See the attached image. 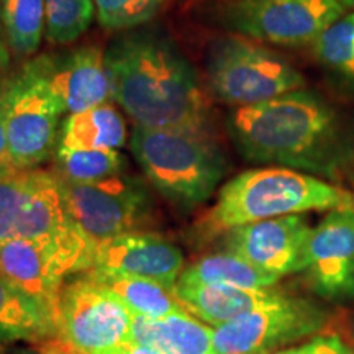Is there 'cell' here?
Wrapping results in <instances>:
<instances>
[{"label": "cell", "mask_w": 354, "mask_h": 354, "mask_svg": "<svg viewBox=\"0 0 354 354\" xmlns=\"http://www.w3.org/2000/svg\"><path fill=\"white\" fill-rule=\"evenodd\" d=\"M344 8H353L354 10V0H342Z\"/></svg>", "instance_id": "cell-34"}, {"label": "cell", "mask_w": 354, "mask_h": 354, "mask_svg": "<svg viewBox=\"0 0 354 354\" xmlns=\"http://www.w3.org/2000/svg\"><path fill=\"white\" fill-rule=\"evenodd\" d=\"M10 46H8L6 33L0 25V84L7 79V71L10 66Z\"/></svg>", "instance_id": "cell-31"}, {"label": "cell", "mask_w": 354, "mask_h": 354, "mask_svg": "<svg viewBox=\"0 0 354 354\" xmlns=\"http://www.w3.org/2000/svg\"><path fill=\"white\" fill-rule=\"evenodd\" d=\"M326 313L307 300L287 297L215 328L218 354H269L322 330Z\"/></svg>", "instance_id": "cell-11"}, {"label": "cell", "mask_w": 354, "mask_h": 354, "mask_svg": "<svg viewBox=\"0 0 354 354\" xmlns=\"http://www.w3.org/2000/svg\"><path fill=\"white\" fill-rule=\"evenodd\" d=\"M127 141V125L113 105L69 113L61 125L57 146L66 149H120Z\"/></svg>", "instance_id": "cell-19"}, {"label": "cell", "mask_w": 354, "mask_h": 354, "mask_svg": "<svg viewBox=\"0 0 354 354\" xmlns=\"http://www.w3.org/2000/svg\"><path fill=\"white\" fill-rule=\"evenodd\" d=\"M33 349H37L39 354H87L81 351V349L66 342L61 336H50V338L39 339L35 342Z\"/></svg>", "instance_id": "cell-30"}, {"label": "cell", "mask_w": 354, "mask_h": 354, "mask_svg": "<svg viewBox=\"0 0 354 354\" xmlns=\"http://www.w3.org/2000/svg\"><path fill=\"white\" fill-rule=\"evenodd\" d=\"M105 354H161V353L149 346H145V344L125 342L118 344V346H115L113 349H110V351H107Z\"/></svg>", "instance_id": "cell-32"}, {"label": "cell", "mask_w": 354, "mask_h": 354, "mask_svg": "<svg viewBox=\"0 0 354 354\" xmlns=\"http://www.w3.org/2000/svg\"><path fill=\"white\" fill-rule=\"evenodd\" d=\"M130 149L148 183L179 209L205 202L227 172L210 131L135 125Z\"/></svg>", "instance_id": "cell-4"}, {"label": "cell", "mask_w": 354, "mask_h": 354, "mask_svg": "<svg viewBox=\"0 0 354 354\" xmlns=\"http://www.w3.org/2000/svg\"><path fill=\"white\" fill-rule=\"evenodd\" d=\"M10 238L50 243L69 254L91 245L69 215L56 174L43 169L0 174V241Z\"/></svg>", "instance_id": "cell-5"}, {"label": "cell", "mask_w": 354, "mask_h": 354, "mask_svg": "<svg viewBox=\"0 0 354 354\" xmlns=\"http://www.w3.org/2000/svg\"><path fill=\"white\" fill-rule=\"evenodd\" d=\"M8 77V76H7ZM17 171L8 151L7 128H6V81L0 84V174Z\"/></svg>", "instance_id": "cell-29"}, {"label": "cell", "mask_w": 354, "mask_h": 354, "mask_svg": "<svg viewBox=\"0 0 354 354\" xmlns=\"http://www.w3.org/2000/svg\"><path fill=\"white\" fill-rule=\"evenodd\" d=\"M346 354H354V349H348Z\"/></svg>", "instance_id": "cell-35"}, {"label": "cell", "mask_w": 354, "mask_h": 354, "mask_svg": "<svg viewBox=\"0 0 354 354\" xmlns=\"http://www.w3.org/2000/svg\"><path fill=\"white\" fill-rule=\"evenodd\" d=\"M44 33L53 44L76 41L97 13L94 0H44Z\"/></svg>", "instance_id": "cell-26"}, {"label": "cell", "mask_w": 354, "mask_h": 354, "mask_svg": "<svg viewBox=\"0 0 354 354\" xmlns=\"http://www.w3.org/2000/svg\"><path fill=\"white\" fill-rule=\"evenodd\" d=\"M214 333L215 328L183 310L165 318L133 315L127 342L145 344L161 354H218Z\"/></svg>", "instance_id": "cell-18"}, {"label": "cell", "mask_w": 354, "mask_h": 354, "mask_svg": "<svg viewBox=\"0 0 354 354\" xmlns=\"http://www.w3.org/2000/svg\"><path fill=\"white\" fill-rule=\"evenodd\" d=\"M64 277L53 246L28 238L0 241V281L37 305L56 331Z\"/></svg>", "instance_id": "cell-13"}, {"label": "cell", "mask_w": 354, "mask_h": 354, "mask_svg": "<svg viewBox=\"0 0 354 354\" xmlns=\"http://www.w3.org/2000/svg\"><path fill=\"white\" fill-rule=\"evenodd\" d=\"M312 227L300 215L256 221L227 233V248L261 271L281 279L307 269Z\"/></svg>", "instance_id": "cell-12"}, {"label": "cell", "mask_w": 354, "mask_h": 354, "mask_svg": "<svg viewBox=\"0 0 354 354\" xmlns=\"http://www.w3.org/2000/svg\"><path fill=\"white\" fill-rule=\"evenodd\" d=\"M174 294L179 304L190 315L207 325L216 326L234 320V318L269 307L289 297L281 290L272 289H241L230 286H179Z\"/></svg>", "instance_id": "cell-17"}, {"label": "cell", "mask_w": 354, "mask_h": 354, "mask_svg": "<svg viewBox=\"0 0 354 354\" xmlns=\"http://www.w3.org/2000/svg\"><path fill=\"white\" fill-rule=\"evenodd\" d=\"M313 53L331 76L354 91V12L330 25L313 43Z\"/></svg>", "instance_id": "cell-25"}, {"label": "cell", "mask_w": 354, "mask_h": 354, "mask_svg": "<svg viewBox=\"0 0 354 354\" xmlns=\"http://www.w3.org/2000/svg\"><path fill=\"white\" fill-rule=\"evenodd\" d=\"M343 207H354L353 194L318 177L287 167L253 169L220 189L215 205L198 220V228L209 238L256 221Z\"/></svg>", "instance_id": "cell-3"}, {"label": "cell", "mask_w": 354, "mask_h": 354, "mask_svg": "<svg viewBox=\"0 0 354 354\" xmlns=\"http://www.w3.org/2000/svg\"><path fill=\"white\" fill-rule=\"evenodd\" d=\"M207 86L216 100L248 107L305 86L286 57L241 35L214 39L207 53Z\"/></svg>", "instance_id": "cell-7"}, {"label": "cell", "mask_w": 354, "mask_h": 354, "mask_svg": "<svg viewBox=\"0 0 354 354\" xmlns=\"http://www.w3.org/2000/svg\"><path fill=\"white\" fill-rule=\"evenodd\" d=\"M113 100L136 127L210 131L197 71L159 30H133L105 51Z\"/></svg>", "instance_id": "cell-1"}, {"label": "cell", "mask_w": 354, "mask_h": 354, "mask_svg": "<svg viewBox=\"0 0 354 354\" xmlns=\"http://www.w3.org/2000/svg\"><path fill=\"white\" fill-rule=\"evenodd\" d=\"M344 10L342 0H230L221 24L258 43L304 46L315 43Z\"/></svg>", "instance_id": "cell-9"}, {"label": "cell", "mask_w": 354, "mask_h": 354, "mask_svg": "<svg viewBox=\"0 0 354 354\" xmlns=\"http://www.w3.org/2000/svg\"><path fill=\"white\" fill-rule=\"evenodd\" d=\"M51 56L25 63L6 79V128L13 166L38 169L55 156L64 104L50 81Z\"/></svg>", "instance_id": "cell-6"}, {"label": "cell", "mask_w": 354, "mask_h": 354, "mask_svg": "<svg viewBox=\"0 0 354 354\" xmlns=\"http://www.w3.org/2000/svg\"><path fill=\"white\" fill-rule=\"evenodd\" d=\"M348 349L346 343L338 335H323L315 336L300 346L281 349L274 354H346Z\"/></svg>", "instance_id": "cell-28"}, {"label": "cell", "mask_w": 354, "mask_h": 354, "mask_svg": "<svg viewBox=\"0 0 354 354\" xmlns=\"http://www.w3.org/2000/svg\"><path fill=\"white\" fill-rule=\"evenodd\" d=\"M0 354H39L37 349H0Z\"/></svg>", "instance_id": "cell-33"}, {"label": "cell", "mask_w": 354, "mask_h": 354, "mask_svg": "<svg viewBox=\"0 0 354 354\" xmlns=\"http://www.w3.org/2000/svg\"><path fill=\"white\" fill-rule=\"evenodd\" d=\"M183 268L184 254L174 243L158 233L133 232L97 243L91 271L149 279L174 289Z\"/></svg>", "instance_id": "cell-15"}, {"label": "cell", "mask_w": 354, "mask_h": 354, "mask_svg": "<svg viewBox=\"0 0 354 354\" xmlns=\"http://www.w3.org/2000/svg\"><path fill=\"white\" fill-rule=\"evenodd\" d=\"M305 271L322 297H354V207L330 210L312 230Z\"/></svg>", "instance_id": "cell-14"}, {"label": "cell", "mask_w": 354, "mask_h": 354, "mask_svg": "<svg viewBox=\"0 0 354 354\" xmlns=\"http://www.w3.org/2000/svg\"><path fill=\"white\" fill-rule=\"evenodd\" d=\"M86 276L112 290L136 317L165 318L185 310L177 300L174 289L156 281L100 271H87Z\"/></svg>", "instance_id": "cell-21"}, {"label": "cell", "mask_w": 354, "mask_h": 354, "mask_svg": "<svg viewBox=\"0 0 354 354\" xmlns=\"http://www.w3.org/2000/svg\"><path fill=\"white\" fill-rule=\"evenodd\" d=\"M279 279L261 271L234 253L209 254L197 259L180 272L179 286H230L241 289H269Z\"/></svg>", "instance_id": "cell-20"}, {"label": "cell", "mask_w": 354, "mask_h": 354, "mask_svg": "<svg viewBox=\"0 0 354 354\" xmlns=\"http://www.w3.org/2000/svg\"><path fill=\"white\" fill-rule=\"evenodd\" d=\"M44 0H0V25L19 57L38 51L44 33Z\"/></svg>", "instance_id": "cell-24"}, {"label": "cell", "mask_w": 354, "mask_h": 354, "mask_svg": "<svg viewBox=\"0 0 354 354\" xmlns=\"http://www.w3.org/2000/svg\"><path fill=\"white\" fill-rule=\"evenodd\" d=\"M133 313L112 290L88 276L63 287L57 336L87 354H105L125 343Z\"/></svg>", "instance_id": "cell-10"}, {"label": "cell", "mask_w": 354, "mask_h": 354, "mask_svg": "<svg viewBox=\"0 0 354 354\" xmlns=\"http://www.w3.org/2000/svg\"><path fill=\"white\" fill-rule=\"evenodd\" d=\"M97 19L107 30H128L151 20L166 0H94Z\"/></svg>", "instance_id": "cell-27"}, {"label": "cell", "mask_w": 354, "mask_h": 354, "mask_svg": "<svg viewBox=\"0 0 354 354\" xmlns=\"http://www.w3.org/2000/svg\"><path fill=\"white\" fill-rule=\"evenodd\" d=\"M238 151L251 162L333 174L342 162V125L333 107L315 92H287L236 107L228 117Z\"/></svg>", "instance_id": "cell-2"}, {"label": "cell", "mask_w": 354, "mask_h": 354, "mask_svg": "<svg viewBox=\"0 0 354 354\" xmlns=\"http://www.w3.org/2000/svg\"><path fill=\"white\" fill-rule=\"evenodd\" d=\"M50 81L69 113L84 112L113 100L105 51L94 44L51 56Z\"/></svg>", "instance_id": "cell-16"}, {"label": "cell", "mask_w": 354, "mask_h": 354, "mask_svg": "<svg viewBox=\"0 0 354 354\" xmlns=\"http://www.w3.org/2000/svg\"><path fill=\"white\" fill-rule=\"evenodd\" d=\"M57 180L69 215L95 243L141 232L151 223L154 198L138 176L123 172L91 184Z\"/></svg>", "instance_id": "cell-8"}, {"label": "cell", "mask_w": 354, "mask_h": 354, "mask_svg": "<svg viewBox=\"0 0 354 354\" xmlns=\"http://www.w3.org/2000/svg\"><path fill=\"white\" fill-rule=\"evenodd\" d=\"M50 336L57 331L41 310L0 281V343H35Z\"/></svg>", "instance_id": "cell-22"}, {"label": "cell", "mask_w": 354, "mask_h": 354, "mask_svg": "<svg viewBox=\"0 0 354 354\" xmlns=\"http://www.w3.org/2000/svg\"><path fill=\"white\" fill-rule=\"evenodd\" d=\"M125 156L118 149H66L57 146L53 172L73 184H91L127 172Z\"/></svg>", "instance_id": "cell-23"}]
</instances>
